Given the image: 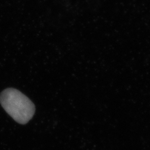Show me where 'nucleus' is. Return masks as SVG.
<instances>
[{"instance_id":"obj_1","label":"nucleus","mask_w":150,"mask_h":150,"mask_svg":"<svg viewBox=\"0 0 150 150\" xmlns=\"http://www.w3.org/2000/svg\"><path fill=\"white\" fill-rule=\"evenodd\" d=\"M0 103L4 109L17 122L25 125L35 113L33 103L20 91L8 88L0 95Z\"/></svg>"}]
</instances>
